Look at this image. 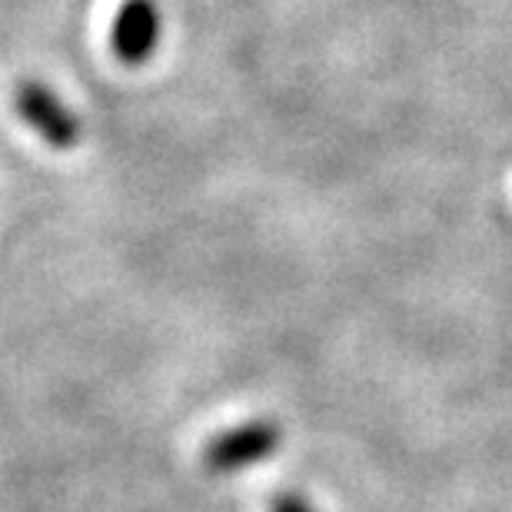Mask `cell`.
Masks as SVG:
<instances>
[{
  "mask_svg": "<svg viewBox=\"0 0 512 512\" xmlns=\"http://www.w3.org/2000/svg\"><path fill=\"white\" fill-rule=\"evenodd\" d=\"M283 446V429L270 419H250V423L223 429L203 446L200 466L207 476H233L243 469L266 463Z\"/></svg>",
  "mask_w": 512,
  "mask_h": 512,
  "instance_id": "obj_1",
  "label": "cell"
},
{
  "mask_svg": "<svg viewBox=\"0 0 512 512\" xmlns=\"http://www.w3.org/2000/svg\"><path fill=\"white\" fill-rule=\"evenodd\" d=\"M17 117L37 133L47 147L54 150H74L80 143V120L70 114V107L54 90L40 80H20L14 90Z\"/></svg>",
  "mask_w": 512,
  "mask_h": 512,
  "instance_id": "obj_2",
  "label": "cell"
},
{
  "mask_svg": "<svg viewBox=\"0 0 512 512\" xmlns=\"http://www.w3.org/2000/svg\"><path fill=\"white\" fill-rule=\"evenodd\" d=\"M160 44V10L157 0H124L110 20V50L120 64L140 67Z\"/></svg>",
  "mask_w": 512,
  "mask_h": 512,
  "instance_id": "obj_3",
  "label": "cell"
},
{
  "mask_svg": "<svg viewBox=\"0 0 512 512\" xmlns=\"http://www.w3.org/2000/svg\"><path fill=\"white\" fill-rule=\"evenodd\" d=\"M266 512H316V509L310 506V499H303L300 493H293V489H283V493L270 496Z\"/></svg>",
  "mask_w": 512,
  "mask_h": 512,
  "instance_id": "obj_4",
  "label": "cell"
}]
</instances>
